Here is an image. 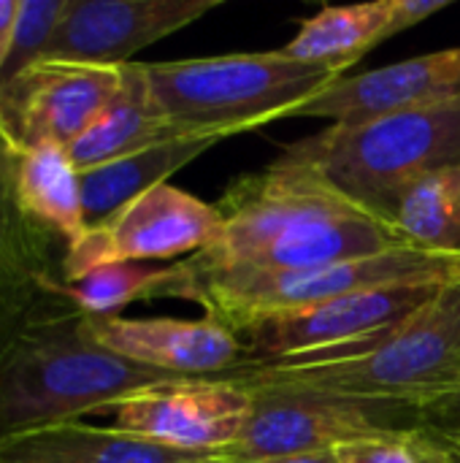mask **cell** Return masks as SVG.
Wrapping results in <instances>:
<instances>
[{
	"label": "cell",
	"mask_w": 460,
	"mask_h": 463,
	"mask_svg": "<svg viewBox=\"0 0 460 463\" xmlns=\"http://www.w3.org/2000/svg\"><path fill=\"white\" fill-rule=\"evenodd\" d=\"M339 463H453L447 439L426 426L388 429L336 448Z\"/></svg>",
	"instance_id": "23"
},
{
	"label": "cell",
	"mask_w": 460,
	"mask_h": 463,
	"mask_svg": "<svg viewBox=\"0 0 460 463\" xmlns=\"http://www.w3.org/2000/svg\"><path fill=\"white\" fill-rule=\"evenodd\" d=\"M174 138L184 136L176 133L155 103L144 76V62H130L122 68L119 92L87 128V133L68 146V155L79 171H89Z\"/></svg>",
	"instance_id": "16"
},
{
	"label": "cell",
	"mask_w": 460,
	"mask_h": 463,
	"mask_svg": "<svg viewBox=\"0 0 460 463\" xmlns=\"http://www.w3.org/2000/svg\"><path fill=\"white\" fill-rule=\"evenodd\" d=\"M255 412L244 434L217 453L228 463H252L298 453L336 450L339 445L388 429L420 426L412 410L323 399L306 393H252Z\"/></svg>",
	"instance_id": "11"
},
{
	"label": "cell",
	"mask_w": 460,
	"mask_h": 463,
	"mask_svg": "<svg viewBox=\"0 0 460 463\" xmlns=\"http://www.w3.org/2000/svg\"><path fill=\"white\" fill-rule=\"evenodd\" d=\"M418 423L426 426L428 431L447 437L460 429V377L434 402L418 410Z\"/></svg>",
	"instance_id": "25"
},
{
	"label": "cell",
	"mask_w": 460,
	"mask_h": 463,
	"mask_svg": "<svg viewBox=\"0 0 460 463\" xmlns=\"http://www.w3.org/2000/svg\"><path fill=\"white\" fill-rule=\"evenodd\" d=\"M14 187L22 212L65 247L84 236L81 174L65 146L43 144L14 155Z\"/></svg>",
	"instance_id": "17"
},
{
	"label": "cell",
	"mask_w": 460,
	"mask_h": 463,
	"mask_svg": "<svg viewBox=\"0 0 460 463\" xmlns=\"http://www.w3.org/2000/svg\"><path fill=\"white\" fill-rule=\"evenodd\" d=\"M19 11H22V0H0V73L11 57V49H14Z\"/></svg>",
	"instance_id": "27"
},
{
	"label": "cell",
	"mask_w": 460,
	"mask_h": 463,
	"mask_svg": "<svg viewBox=\"0 0 460 463\" xmlns=\"http://www.w3.org/2000/svg\"><path fill=\"white\" fill-rule=\"evenodd\" d=\"M450 5L453 0H390V35H399Z\"/></svg>",
	"instance_id": "26"
},
{
	"label": "cell",
	"mask_w": 460,
	"mask_h": 463,
	"mask_svg": "<svg viewBox=\"0 0 460 463\" xmlns=\"http://www.w3.org/2000/svg\"><path fill=\"white\" fill-rule=\"evenodd\" d=\"M179 380L103 347L89 317L46 296L0 358V439L108 412L144 388Z\"/></svg>",
	"instance_id": "2"
},
{
	"label": "cell",
	"mask_w": 460,
	"mask_h": 463,
	"mask_svg": "<svg viewBox=\"0 0 460 463\" xmlns=\"http://www.w3.org/2000/svg\"><path fill=\"white\" fill-rule=\"evenodd\" d=\"M54 244L57 239L22 212L14 187V152L0 141V271L27 279L46 293L49 285L62 279Z\"/></svg>",
	"instance_id": "22"
},
{
	"label": "cell",
	"mask_w": 460,
	"mask_h": 463,
	"mask_svg": "<svg viewBox=\"0 0 460 463\" xmlns=\"http://www.w3.org/2000/svg\"><path fill=\"white\" fill-rule=\"evenodd\" d=\"M385 38H390V0L325 5L301 22L296 38L285 43L282 52L342 76Z\"/></svg>",
	"instance_id": "20"
},
{
	"label": "cell",
	"mask_w": 460,
	"mask_h": 463,
	"mask_svg": "<svg viewBox=\"0 0 460 463\" xmlns=\"http://www.w3.org/2000/svg\"><path fill=\"white\" fill-rule=\"evenodd\" d=\"M460 279V255H437L415 247H396L380 255L328 263L301 271L233 274L195 279V304L228 328L271 312L314 307L361 290L393 285H450Z\"/></svg>",
	"instance_id": "6"
},
{
	"label": "cell",
	"mask_w": 460,
	"mask_h": 463,
	"mask_svg": "<svg viewBox=\"0 0 460 463\" xmlns=\"http://www.w3.org/2000/svg\"><path fill=\"white\" fill-rule=\"evenodd\" d=\"M214 206L222 233L187 258L192 279L301 271L407 247L380 214L282 155L263 171L236 176Z\"/></svg>",
	"instance_id": "1"
},
{
	"label": "cell",
	"mask_w": 460,
	"mask_h": 463,
	"mask_svg": "<svg viewBox=\"0 0 460 463\" xmlns=\"http://www.w3.org/2000/svg\"><path fill=\"white\" fill-rule=\"evenodd\" d=\"M445 439H447V442H453V445H458V448H460V429H458V431H453V434H447Z\"/></svg>",
	"instance_id": "31"
},
{
	"label": "cell",
	"mask_w": 460,
	"mask_h": 463,
	"mask_svg": "<svg viewBox=\"0 0 460 463\" xmlns=\"http://www.w3.org/2000/svg\"><path fill=\"white\" fill-rule=\"evenodd\" d=\"M460 377V279L428 307L388 326L377 345L355 358L323 366H241L230 380L249 393H306L377 407L412 410L442 396Z\"/></svg>",
	"instance_id": "3"
},
{
	"label": "cell",
	"mask_w": 460,
	"mask_h": 463,
	"mask_svg": "<svg viewBox=\"0 0 460 463\" xmlns=\"http://www.w3.org/2000/svg\"><path fill=\"white\" fill-rule=\"evenodd\" d=\"M445 288L447 285L428 282L361 290L314 307L258 315L230 326V331L244 347L241 366H260L290 355L331 350L380 328L399 326L428 307Z\"/></svg>",
	"instance_id": "8"
},
{
	"label": "cell",
	"mask_w": 460,
	"mask_h": 463,
	"mask_svg": "<svg viewBox=\"0 0 460 463\" xmlns=\"http://www.w3.org/2000/svg\"><path fill=\"white\" fill-rule=\"evenodd\" d=\"M455 98H460V49H442L396 65L342 76L293 117H317L336 128H361Z\"/></svg>",
	"instance_id": "13"
},
{
	"label": "cell",
	"mask_w": 460,
	"mask_h": 463,
	"mask_svg": "<svg viewBox=\"0 0 460 463\" xmlns=\"http://www.w3.org/2000/svg\"><path fill=\"white\" fill-rule=\"evenodd\" d=\"M222 0H68L41 60L130 65V57L211 14Z\"/></svg>",
	"instance_id": "12"
},
{
	"label": "cell",
	"mask_w": 460,
	"mask_h": 463,
	"mask_svg": "<svg viewBox=\"0 0 460 463\" xmlns=\"http://www.w3.org/2000/svg\"><path fill=\"white\" fill-rule=\"evenodd\" d=\"M122 68L35 60L0 84V141L14 152L70 146L122 87Z\"/></svg>",
	"instance_id": "9"
},
{
	"label": "cell",
	"mask_w": 460,
	"mask_h": 463,
	"mask_svg": "<svg viewBox=\"0 0 460 463\" xmlns=\"http://www.w3.org/2000/svg\"><path fill=\"white\" fill-rule=\"evenodd\" d=\"M89 317L92 336L111 353L141 366L176 377H225L244 364L239 336L217 317L198 320L146 317L130 320L119 315Z\"/></svg>",
	"instance_id": "14"
},
{
	"label": "cell",
	"mask_w": 460,
	"mask_h": 463,
	"mask_svg": "<svg viewBox=\"0 0 460 463\" xmlns=\"http://www.w3.org/2000/svg\"><path fill=\"white\" fill-rule=\"evenodd\" d=\"M407 247L460 255V165L439 168L409 184L385 212Z\"/></svg>",
	"instance_id": "21"
},
{
	"label": "cell",
	"mask_w": 460,
	"mask_h": 463,
	"mask_svg": "<svg viewBox=\"0 0 460 463\" xmlns=\"http://www.w3.org/2000/svg\"><path fill=\"white\" fill-rule=\"evenodd\" d=\"M214 138H174L160 146L103 163L81 174V203L87 228L100 225L138 195L168 184V176L211 149Z\"/></svg>",
	"instance_id": "18"
},
{
	"label": "cell",
	"mask_w": 460,
	"mask_h": 463,
	"mask_svg": "<svg viewBox=\"0 0 460 463\" xmlns=\"http://www.w3.org/2000/svg\"><path fill=\"white\" fill-rule=\"evenodd\" d=\"M192 463H228V461H222L217 453H211V456H203V458H198V461H192Z\"/></svg>",
	"instance_id": "29"
},
{
	"label": "cell",
	"mask_w": 460,
	"mask_h": 463,
	"mask_svg": "<svg viewBox=\"0 0 460 463\" xmlns=\"http://www.w3.org/2000/svg\"><path fill=\"white\" fill-rule=\"evenodd\" d=\"M222 214L174 184H160L100 225L84 231L81 239L62 250V282H73L100 266L192 258L217 244Z\"/></svg>",
	"instance_id": "7"
},
{
	"label": "cell",
	"mask_w": 460,
	"mask_h": 463,
	"mask_svg": "<svg viewBox=\"0 0 460 463\" xmlns=\"http://www.w3.org/2000/svg\"><path fill=\"white\" fill-rule=\"evenodd\" d=\"M252 463H339L336 450H317V453H298V456H282V458H266Z\"/></svg>",
	"instance_id": "28"
},
{
	"label": "cell",
	"mask_w": 460,
	"mask_h": 463,
	"mask_svg": "<svg viewBox=\"0 0 460 463\" xmlns=\"http://www.w3.org/2000/svg\"><path fill=\"white\" fill-rule=\"evenodd\" d=\"M46 293L68 301L92 317H108L125 309L133 301L152 298H184L195 301V279L187 260L168 266H144V263H114L100 266L73 282H54Z\"/></svg>",
	"instance_id": "19"
},
{
	"label": "cell",
	"mask_w": 460,
	"mask_h": 463,
	"mask_svg": "<svg viewBox=\"0 0 460 463\" xmlns=\"http://www.w3.org/2000/svg\"><path fill=\"white\" fill-rule=\"evenodd\" d=\"M144 76L179 136L214 141L293 117L342 79L323 65L293 60L282 49L144 62Z\"/></svg>",
	"instance_id": "4"
},
{
	"label": "cell",
	"mask_w": 460,
	"mask_h": 463,
	"mask_svg": "<svg viewBox=\"0 0 460 463\" xmlns=\"http://www.w3.org/2000/svg\"><path fill=\"white\" fill-rule=\"evenodd\" d=\"M445 439V437H442ZM450 445V450H453V463H460V448L458 445H453V442H447Z\"/></svg>",
	"instance_id": "30"
},
{
	"label": "cell",
	"mask_w": 460,
	"mask_h": 463,
	"mask_svg": "<svg viewBox=\"0 0 460 463\" xmlns=\"http://www.w3.org/2000/svg\"><path fill=\"white\" fill-rule=\"evenodd\" d=\"M279 155L314 168L347 198L385 220L409 184L460 165V98L361 128L331 125L282 146Z\"/></svg>",
	"instance_id": "5"
},
{
	"label": "cell",
	"mask_w": 460,
	"mask_h": 463,
	"mask_svg": "<svg viewBox=\"0 0 460 463\" xmlns=\"http://www.w3.org/2000/svg\"><path fill=\"white\" fill-rule=\"evenodd\" d=\"M211 453L163 448L119 429L81 420L30 429L0 439V463H192Z\"/></svg>",
	"instance_id": "15"
},
{
	"label": "cell",
	"mask_w": 460,
	"mask_h": 463,
	"mask_svg": "<svg viewBox=\"0 0 460 463\" xmlns=\"http://www.w3.org/2000/svg\"><path fill=\"white\" fill-rule=\"evenodd\" d=\"M65 8H68V0H22L14 49L0 73V84L8 81L16 71L27 68L30 62L43 57L52 35L57 33L60 22L65 16Z\"/></svg>",
	"instance_id": "24"
},
{
	"label": "cell",
	"mask_w": 460,
	"mask_h": 463,
	"mask_svg": "<svg viewBox=\"0 0 460 463\" xmlns=\"http://www.w3.org/2000/svg\"><path fill=\"white\" fill-rule=\"evenodd\" d=\"M114 429L138 439L184 450L222 453L247 429L255 396L220 377H179L117 402Z\"/></svg>",
	"instance_id": "10"
}]
</instances>
